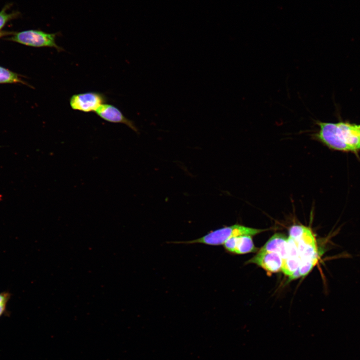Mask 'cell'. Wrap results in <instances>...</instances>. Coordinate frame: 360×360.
Listing matches in <instances>:
<instances>
[{"mask_svg":"<svg viewBox=\"0 0 360 360\" xmlns=\"http://www.w3.org/2000/svg\"><path fill=\"white\" fill-rule=\"evenodd\" d=\"M20 82V80L16 74L0 66V83H14Z\"/></svg>","mask_w":360,"mask_h":360,"instance_id":"obj_11","label":"cell"},{"mask_svg":"<svg viewBox=\"0 0 360 360\" xmlns=\"http://www.w3.org/2000/svg\"><path fill=\"white\" fill-rule=\"evenodd\" d=\"M6 8H4L0 12V30L10 20L15 16L13 14L6 13Z\"/></svg>","mask_w":360,"mask_h":360,"instance_id":"obj_13","label":"cell"},{"mask_svg":"<svg viewBox=\"0 0 360 360\" xmlns=\"http://www.w3.org/2000/svg\"><path fill=\"white\" fill-rule=\"evenodd\" d=\"M300 264V257L288 256L282 259L281 271L290 276L298 269Z\"/></svg>","mask_w":360,"mask_h":360,"instance_id":"obj_10","label":"cell"},{"mask_svg":"<svg viewBox=\"0 0 360 360\" xmlns=\"http://www.w3.org/2000/svg\"><path fill=\"white\" fill-rule=\"evenodd\" d=\"M95 112L99 117L107 122L124 124L138 133L134 122L126 118L118 108L113 105L104 104Z\"/></svg>","mask_w":360,"mask_h":360,"instance_id":"obj_5","label":"cell"},{"mask_svg":"<svg viewBox=\"0 0 360 360\" xmlns=\"http://www.w3.org/2000/svg\"><path fill=\"white\" fill-rule=\"evenodd\" d=\"M12 294L9 292H0V305L8 304L10 298Z\"/></svg>","mask_w":360,"mask_h":360,"instance_id":"obj_14","label":"cell"},{"mask_svg":"<svg viewBox=\"0 0 360 360\" xmlns=\"http://www.w3.org/2000/svg\"><path fill=\"white\" fill-rule=\"evenodd\" d=\"M282 258L277 253L259 251L246 263L254 264L268 272L273 273L281 271Z\"/></svg>","mask_w":360,"mask_h":360,"instance_id":"obj_6","label":"cell"},{"mask_svg":"<svg viewBox=\"0 0 360 360\" xmlns=\"http://www.w3.org/2000/svg\"><path fill=\"white\" fill-rule=\"evenodd\" d=\"M344 140L352 152L357 154L360 150V125L348 122H337Z\"/></svg>","mask_w":360,"mask_h":360,"instance_id":"obj_7","label":"cell"},{"mask_svg":"<svg viewBox=\"0 0 360 360\" xmlns=\"http://www.w3.org/2000/svg\"><path fill=\"white\" fill-rule=\"evenodd\" d=\"M58 33H48L40 30H27L16 33L10 39L20 44L34 47H50L58 52L64 49L56 42Z\"/></svg>","mask_w":360,"mask_h":360,"instance_id":"obj_3","label":"cell"},{"mask_svg":"<svg viewBox=\"0 0 360 360\" xmlns=\"http://www.w3.org/2000/svg\"><path fill=\"white\" fill-rule=\"evenodd\" d=\"M300 276V274L299 272V270L298 269L294 272V274L292 276H290L289 277H290V280H294L296 278H297Z\"/></svg>","mask_w":360,"mask_h":360,"instance_id":"obj_16","label":"cell"},{"mask_svg":"<svg viewBox=\"0 0 360 360\" xmlns=\"http://www.w3.org/2000/svg\"><path fill=\"white\" fill-rule=\"evenodd\" d=\"M288 238L282 233L272 235L259 251L274 252L278 254L282 258L288 256Z\"/></svg>","mask_w":360,"mask_h":360,"instance_id":"obj_9","label":"cell"},{"mask_svg":"<svg viewBox=\"0 0 360 360\" xmlns=\"http://www.w3.org/2000/svg\"><path fill=\"white\" fill-rule=\"evenodd\" d=\"M6 306L7 304H4L0 305V318L8 314Z\"/></svg>","mask_w":360,"mask_h":360,"instance_id":"obj_15","label":"cell"},{"mask_svg":"<svg viewBox=\"0 0 360 360\" xmlns=\"http://www.w3.org/2000/svg\"><path fill=\"white\" fill-rule=\"evenodd\" d=\"M225 249L228 252L236 254H244L257 250L252 236L244 235L233 237L227 240L224 244Z\"/></svg>","mask_w":360,"mask_h":360,"instance_id":"obj_8","label":"cell"},{"mask_svg":"<svg viewBox=\"0 0 360 360\" xmlns=\"http://www.w3.org/2000/svg\"><path fill=\"white\" fill-rule=\"evenodd\" d=\"M318 130L313 136L328 148L342 152H352L346 143L337 123L316 120Z\"/></svg>","mask_w":360,"mask_h":360,"instance_id":"obj_2","label":"cell"},{"mask_svg":"<svg viewBox=\"0 0 360 360\" xmlns=\"http://www.w3.org/2000/svg\"><path fill=\"white\" fill-rule=\"evenodd\" d=\"M4 34V32H0V36H3Z\"/></svg>","mask_w":360,"mask_h":360,"instance_id":"obj_17","label":"cell"},{"mask_svg":"<svg viewBox=\"0 0 360 360\" xmlns=\"http://www.w3.org/2000/svg\"><path fill=\"white\" fill-rule=\"evenodd\" d=\"M268 229H258L247 227L240 224L222 228L212 231L198 238L184 242H174L175 244H202L210 246H219L224 244L228 239L233 237L248 235L254 236L267 230Z\"/></svg>","mask_w":360,"mask_h":360,"instance_id":"obj_1","label":"cell"},{"mask_svg":"<svg viewBox=\"0 0 360 360\" xmlns=\"http://www.w3.org/2000/svg\"><path fill=\"white\" fill-rule=\"evenodd\" d=\"M318 260V258H312L300 260L298 268L300 276H306L316 266Z\"/></svg>","mask_w":360,"mask_h":360,"instance_id":"obj_12","label":"cell"},{"mask_svg":"<svg viewBox=\"0 0 360 360\" xmlns=\"http://www.w3.org/2000/svg\"><path fill=\"white\" fill-rule=\"evenodd\" d=\"M106 102V98L103 94L90 92L72 95L70 99V105L74 110L95 112Z\"/></svg>","mask_w":360,"mask_h":360,"instance_id":"obj_4","label":"cell"}]
</instances>
